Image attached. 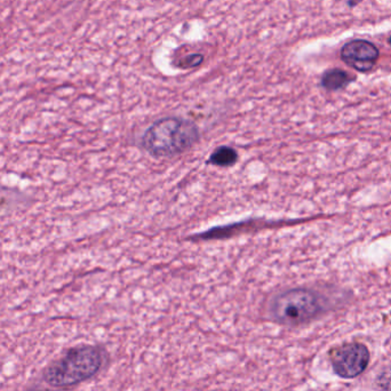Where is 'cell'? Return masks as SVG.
<instances>
[{"instance_id": "cell-1", "label": "cell", "mask_w": 391, "mask_h": 391, "mask_svg": "<svg viewBox=\"0 0 391 391\" xmlns=\"http://www.w3.org/2000/svg\"><path fill=\"white\" fill-rule=\"evenodd\" d=\"M199 138L197 126L187 119H160L144 133L142 145L155 157H173L190 149Z\"/></svg>"}, {"instance_id": "cell-2", "label": "cell", "mask_w": 391, "mask_h": 391, "mask_svg": "<svg viewBox=\"0 0 391 391\" xmlns=\"http://www.w3.org/2000/svg\"><path fill=\"white\" fill-rule=\"evenodd\" d=\"M104 350L92 346L73 348L48 369L46 381L53 387H69L95 376L104 365Z\"/></svg>"}, {"instance_id": "cell-3", "label": "cell", "mask_w": 391, "mask_h": 391, "mask_svg": "<svg viewBox=\"0 0 391 391\" xmlns=\"http://www.w3.org/2000/svg\"><path fill=\"white\" fill-rule=\"evenodd\" d=\"M322 297L308 288H293L273 297L270 316L282 325L299 326L316 320L325 311Z\"/></svg>"}, {"instance_id": "cell-4", "label": "cell", "mask_w": 391, "mask_h": 391, "mask_svg": "<svg viewBox=\"0 0 391 391\" xmlns=\"http://www.w3.org/2000/svg\"><path fill=\"white\" fill-rule=\"evenodd\" d=\"M329 360L336 376L342 379H355L367 371L371 362V353L364 343L348 342L332 349Z\"/></svg>"}, {"instance_id": "cell-5", "label": "cell", "mask_w": 391, "mask_h": 391, "mask_svg": "<svg viewBox=\"0 0 391 391\" xmlns=\"http://www.w3.org/2000/svg\"><path fill=\"white\" fill-rule=\"evenodd\" d=\"M341 57L348 66L360 72L372 69L379 59V50L369 41H354L344 45L341 50Z\"/></svg>"}, {"instance_id": "cell-6", "label": "cell", "mask_w": 391, "mask_h": 391, "mask_svg": "<svg viewBox=\"0 0 391 391\" xmlns=\"http://www.w3.org/2000/svg\"><path fill=\"white\" fill-rule=\"evenodd\" d=\"M237 159L238 154L235 149L221 147L218 148L213 154L211 155L210 163L214 164L216 166L229 167L232 166Z\"/></svg>"}, {"instance_id": "cell-7", "label": "cell", "mask_w": 391, "mask_h": 391, "mask_svg": "<svg viewBox=\"0 0 391 391\" xmlns=\"http://www.w3.org/2000/svg\"><path fill=\"white\" fill-rule=\"evenodd\" d=\"M349 82V76L342 70L333 69L322 76V83L324 87L329 91H336L343 87Z\"/></svg>"}, {"instance_id": "cell-8", "label": "cell", "mask_w": 391, "mask_h": 391, "mask_svg": "<svg viewBox=\"0 0 391 391\" xmlns=\"http://www.w3.org/2000/svg\"><path fill=\"white\" fill-rule=\"evenodd\" d=\"M376 385L381 391H391V365L381 369L379 376H376Z\"/></svg>"}, {"instance_id": "cell-9", "label": "cell", "mask_w": 391, "mask_h": 391, "mask_svg": "<svg viewBox=\"0 0 391 391\" xmlns=\"http://www.w3.org/2000/svg\"><path fill=\"white\" fill-rule=\"evenodd\" d=\"M201 61H203L201 55H198V54L191 55V57H188L185 59V68H191V66H198L199 63H201Z\"/></svg>"}, {"instance_id": "cell-10", "label": "cell", "mask_w": 391, "mask_h": 391, "mask_svg": "<svg viewBox=\"0 0 391 391\" xmlns=\"http://www.w3.org/2000/svg\"><path fill=\"white\" fill-rule=\"evenodd\" d=\"M390 41V44H391V38H390V41Z\"/></svg>"}]
</instances>
